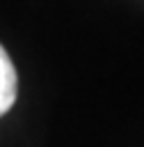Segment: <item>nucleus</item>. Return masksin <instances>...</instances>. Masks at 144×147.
Returning a JSON list of instances; mask_svg holds the SVG:
<instances>
[{
	"instance_id": "obj_1",
	"label": "nucleus",
	"mask_w": 144,
	"mask_h": 147,
	"mask_svg": "<svg viewBox=\"0 0 144 147\" xmlns=\"http://www.w3.org/2000/svg\"><path fill=\"white\" fill-rule=\"evenodd\" d=\"M16 90H18V78L16 69L7 55V51L0 46V115H5L14 101H16Z\"/></svg>"
}]
</instances>
